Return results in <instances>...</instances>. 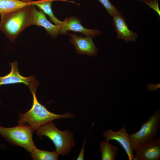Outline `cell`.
Wrapping results in <instances>:
<instances>
[{"instance_id":"obj_8","label":"cell","mask_w":160,"mask_h":160,"mask_svg":"<svg viewBox=\"0 0 160 160\" xmlns=\"http://www.w3.org/2000/svg\"><path fill=\"white\" fill-rule=\"evenodd\" d=\"M103 135L108 142H109L111 140L117 141L125 151L129 160H134L135 156L131 147L128 134L125 127H123L117 131H114L111 129H107L104 132Z\"/></svg>"},{"instance_id":"obj_2","label":"cell","mask_w":160,"mask_h":160,"mask_svg":"<svg viewBox=\"0 0 160 160\" xmlns=\"http://www.w3.org/2000/svg\"><path fill=\"white\" fill-rule=\"evenodd\" d=\"M37 89L31 90L33 97V103L31 108L24 113H20L18 120V124H28L35 130L46 123L55 119L65 118L72 119L75 115L66 112L63 114L52 113L38 101L36 95Z\"/></svg>"},{"instance_id":"obj_3","label":"cell","mask_w":160,"mask_h":160,"mask_svg":"<svg viewBox=\"0 0 160 160\" xmlns=\"http://www.w3.org/2000/svg\"><path fill=\"white\" fill-rule=\"evenodd\" d=\"M36 134L41 140L44 135L49 138L55 145L56 151L62 156L68 155L71 148L76 145L71 132L68 129L64 131L59 129L53 121L40 127L36 130Z\"/></svg>"},{"instance_id":"obj_10","label":"cell","mask_w":160,"mask_h":160,"mask_svg":"<svg viewBox=\"0 0 160 160\" xmlns=\"http://www.w3.org/2000/svg\"><path fill=\"white\" fill-rule=\"evenodd\" d=\"M68 31L80 32L86 36L92 37L99 36L101 33V32L97 29H90L85 28L81 24L80 20L74 16L66 18L64 21H62L60 26V34L67 35Z\"/></svg>"},{"instance_id":"obj_11","label":"cell","mask_w":160,"mask_h":160,"mask_svg":"<svg viewBox=\"0 0 160 160\" xmlns=\"http://www.w3.org/2000/svg\"><path fill=\"white\" fill-rule=\"evenodd\" d=\"M112 17L114 28L117 34V39H122L126 43L135 41L138 37L137 34L129 29L122 14Z\"/></svg>"},{"instance_id":"obj_6","label":"cell","mask_w":160,"mask_h":160,"mask_svg":"<svg viewBox=\"0 0 160 160\" xmlns=\"http://www.w3.org/2000/svg\"><path fill=\"white\" fill-rule=\"evenodd\" d=\"M134 160H159L160 159L159 137L138 143L134 146Z\"/></svg>"},{"instance_id":"obj_19","label":"cell","mask_w":160,"mask_h":160,"mask_svg":"<svg viewBox=\"0 0 160 160\" xmlns=\"http://www.w3.org/2000/svg\"><path fill=\"white\" fill-rule=\"evenodd\" d=\"M88 134L86 137L85 139L84 140L82 148L78 156V157L76 159V160H83L84 159V154L85 149V143L87 141V139L88 136Z\"/></svg>"},{"instance_id":"obj_21","label":"cell","mask_w":160,"mask_h":160,"mask_svg":"<svg viewBox=\"0 0 160 160\" xmlns=\"http://www.w3.org/2000/svg\"><path fill=\"white\" fill-rule=\"evenodd\" d=\"M1 147V145H0V147Z\"/></svg>"},{"instance_id":"obj_7","label":"cell","mask_w":160,"mask_h":160,"mask_svg":"<svg viewBox=\"0 0 160 160\" xmlns=\"http://www.w3.org/2000/svg\"><path fill=\"white\" fill-rule=\"evenodd\" d=\"M10 65L11 69L9 73L3 77H0V86L22 83L28 86L30 89L37 88L39 83L36 80L34 76L25 77L21 75L18 72V63L17 61L11 63Z\"/></svg>"},{"instance_id":"obj_5","label":"cell","mask_w":160,"mask_h":160,"mask_svg":"<svg viewBox=\"0 0 160 160\" xmlns=\"http://www.w3.org/2000/svg\"><path fill=\"white\" fill-rule=\"evenodd\" d=\"M160 123V110L156 111L146 121L141 124L138 131L129 134L131 147L134 152L135 146L137 144L148 141L156 137Z\"/></svg>"},{"instance_id":"obj_17","label":"cell","mask_w":160,"mask_h":160,"mask_svg":"<svg viewBox=\"0 0 160 160\" xmlns=\"http://www.w3.org/2000/svg\"><path fill=\"white\" fill-rule=\"evenodd\" d=\"M106 9L108 13L112 17L122 14L109 0H98Z\"/></svg>"},{"instance_id":"obj_14","label":"cell","mask_w":160,"mask_h":160,"mask_svg":"<svg viewBox=\"0 0 160 160\" xmlns=\"http://www.w3.org/2000/svg\"><path fill=\"white\" fill-rule=\"evenodd\" d=\"M55 1H67L76 4L73 1L67 0H38L36 1L31 0V3L32 4L37 6L44 13L47 15L55 25L60 26L62 21H60L55 17L51 7L52 3Z\"/></svg>"},{"instance_id":"obj_4","label":"cell","mask_w":160,"mask_h":160,"mask_svg":"<svg viewBox=\"0 0 160 160\" xmlns=\"http://www.w3.org/2000/svg\"><path fill=\"white\" fill-rule=\"evenodd\" d=\"M35 130L28 124H18L15 127L0 126V134L10 144L21 146L30 153L36 148L32 139Z\"/></svg>"},{"instance_id":"obj_13","label":"cell","mask_w":160,"mask_h":160,"mask_svg":"<svg viewBox=\"0 0 160 160\" xmlns=\"http://www.w3.org/2000/svg\"><path fill=\"white\" fill-rule=\"evenodd\" d=\"M31 4L30 0H0V15L13 12Z\"/></svg>"},{"instance_id":"obj_20","label":"cell","mask_w":160,"mask_h":160,"mask_svg":"<svg viewBox=\"0 0 160 160\" xmlns=\"http://www.w3.org/2000/svg\"><path fill=\"white\" fill-rule=\"evenodd\" d=\"M138 1H141L144 3L146 2L151 1H158V0H137Z\"/></svg>"},{"instance_id":"obj_12","label":"cell","mask_w":160,"mask_h":160,"mask_svg":"<svg viewBox=\"0 0 160 160\" xmlns=\"http://www.w3.org/2000/svg\"><path fill=\"white\" fill-rule=\"evenodd\" d=\"M33 25L44 28L47 33L53 39H55L60 34V26L52 24L47 20L42 11H38L36 9L34 14Z\"/></svg>"},{"instance_id":"obj_1","label":"cell","mask_w":160,"mask_h":160,"mask_svg":"<svg viewBox=\"0 0 160 160\" xmlns=\"http://www.w3.org/2000/svg\"><path fill=\"white\" fill-rule=\"evenodd\" d=\"M31 4L22 8L1 15L0 30L13 42L26 27L33 25L35 6Z\"/></svg>"},{"instance_id":"obj_15","label":"cell","mask_w":160,"mask_h":160,"mask_svg":"<svg viewBox=\"0 0 160 160\" xmlns=\"http://www.w3.org/2000/svg\"><path fill=\"white\" fill-rule=\"evenodd\" d=\"M99 148L101 153V160H115L118 151V148L116 146L108 142L103 140L100 143Z\"/></svg>"},{"instance_id":"obj_18","label":"cell","mask_w":160,"mask_h":160,"mask_svg":"<svg viewBox=\"0 0 160 160\" xmlns=\"http://www.w3.org/2000/svg\"><path fill=\"white\" fill-rule=\"evenodd\" d=\"M145 3L155 11L160 17V10L158 1H149L145 2Z\"/></svg>"},{"instance_id":"obj_16","label":"cell","mask_w":160,"mask_h":160,"mask_svg":"<svg viewBox=\"0 0 160 160\" xmlns=\"http://www.w3.org/2000/svg\"><path fill=\"white\" fill-rule=\"evenodd\" d=\"M30 155L34 160H57L58 159L59 153L55 150L49 151L41 150L37 148L30 153Z\"/></svg>"},{"instance_id":"obj_9","label":"cell","mask_w":160,"mask_h":160,"mask_svg":"<svg viewBox=\"0 0 160 160\" xmlns=\"http://www.w3.org/2000/svg\"><path fill=\"white\" fill-rule=\"evenodd\" d=\"M70 39L69 42L74 45L76 53L78 54H86L91 56H95L99 52V49L93 41L92 37H84L79 36L76 34L68 33Z\"/></svg>"}]
</instances>
